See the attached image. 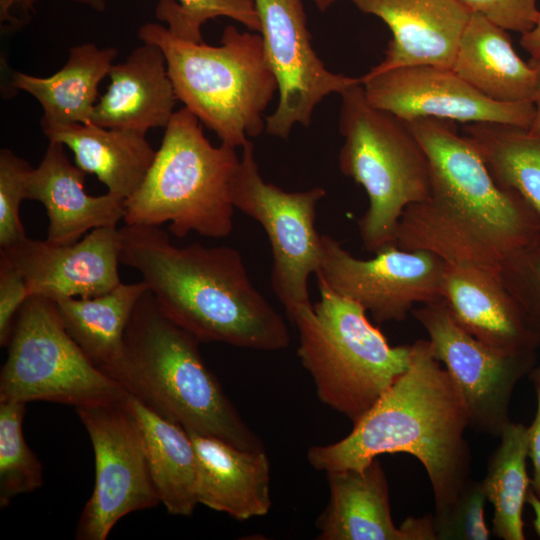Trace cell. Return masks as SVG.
Instances as JSON below:
<instances>
[{"label":"cell","instance_id":"1","mask_svg":"<svg viewBox=\"0 0 540 540\" xmlns=\"http://www.w3.org/2000/svg\"><path fill=\"white\" fill-rule=\"evenodd\" d=\"M406 123L427 155L430 194L403 212L397 247L425 250L446 263L499 268L511 252L540 233L533 208L517 192L496 184L453 121L420 117Z\"/></svg>","mask_w":540,"mask_h":540},{"label":"cell","instance_id":"2","mask_svg":"<svg viewBox=\"0 0 540 540\" xmlns=\"http://www.w3.org/2000/svg\"><path fill=\"white\" fill-rule=\"evenodd\" d=\"M465 401L428 340L411 345L409 368L353 424L343 439L312 446L309 464L319 471L361 470L386 453H408L424 466L435 512L450 507L470 479L471 450Z\"/></svg>","mask_w":540,"mask_h":540},{"label":"cell","instance_id":"3","mask_svg":"<svg viewBox=\"0 0 540 540\" xmlns=\"http://www.w3.org/2000/svg\"><path fill=\"white\" fill-rule=\"evenodd\" d=\"M120 262L137 270L161 310L200 342L278 351L290 342L283 316L254 287L238 250L178 247L160 226L119 229Z\"/></svg>","mask_w":540,"mask_h":540},{"label":"cell","instance_id":"4","mask_svg":"<svg viewBox=\"0 0 540 540\" xmlns=\"http://www.w3.org/2000/svg\"><path fill=\"white\" fill-rule=\"evenodd\" d=\"M200 343L147 290L129 320L122 359L109 376L188 432L218 437L244 450H264L205 364Z\"/></svg>","mask_w":540,"mask_h":540},{"label":"cell","instance_id":"5","mask_svg":"<svg viewBox=\"0 0 540 540\" xmlns=\"http://www.w3.org/2000/svg\"><path fill=\"white\" fill-rule=\"evenodd\" d=\"M138 37L161 49L178 101L222 143L243 147L266 128L264 111L278 84L260 33L227 25L220 45L210 46L146 23Z\"/></svg>","mask_w":540,"mask_h":540},{"label":"cell","instance_id":"6","mask_svg":"<svg viewBox=\"0 0 540 540\" xmlns=\"http://www.w3.org/2000/svg\"><path fill=\"white\" fill-rule=\"evenodd\" d=\"M185 107L174 112L141 186L126 200L125 224L160 226L178 238H223L233 229L232 185L240 158L213 146Z\"/></svg>","mask_w":540,"mask_h":540},{"label":"cell","instance_id":"7","mask_svg":"<svg viewBox=\"0 0 540 540\" xmlns=\"http://www.w3.org/2000/svg\"><path fill=\"white\" fill-rule=\"evenodd\" d=\"M317 281L320 300L292 319L297 354L320 401L354 424L409 368L411 345L391 346L360 304Z\"/></svg>","mask_w":540,"mask_h":540},{"label":"cell","instance_id":"8","mask_svg":"<svg viewBox=\"0 0 540 540\" xmlns=\"http://www.w3.org/2000/svg\"><path fill=\"white\" fill-rule=\"evenodd\" d=\"M340 96L339 168L367 193L359 233L364 248L376 252L395 242L405 209L429 197V161L406 121L372 105L362 82Z\"/></svg>","mask_w":540,"mask_h":540},{"label":"cell","instance_id":"9","mask_svg":"<svg viewBox=\"0 0 540 540\" xmlns=\"http://www.w3.org/2000/svg\"><path fill=\"white\" fill-rule=\"evenodd\" d=\"M0 373V400L49 401L76 408L128 393L97 368L67 333L54 300L33 295L19 310Z\"/></svg>","mask_w":540,"mask_h":540},{"label":"cell","instance_id":"10","mask_svg":"<svg viewBox=\"0 0 540 540\" xmlns=\"http://www.w3.org/2000/svg\"><path fill=\"white\" fill-rule=\"evenodd\" d=\"M326 195L322 187L288 192L266 182L255 159L254 146L242 147L240 164L232 185L235 208L264 229L272 251V289L288 318L310 307L309 277L320 270L322 235L315 228L317 205Z\"/></svg>","mask_w":540,"mask_h":540},{"label":"cell","instance_id":"11","mask_svg":"<svg viewBox=\"0 0 540 540\" xmlns=\"http://www.w3.org/2000/svg\"><path fill=\"white\" fill-rule=\"evenodd\" d=\"M127 396L76 408L93 446L96 472L76 525L77 540H105L122 517L161 503Z\"/></svg>","mask_w":540,"mask_h":540},{"label":"cell","instance_id":"12","mask_svg":"<svg viewBox=\"0 0 540 540\" xmlns=\"http://www.w3.org/2000/svg\"><path fill=\"white\" fill-rule=\"evenodd\" d=\"M412 314L426 330L433 356L457 385L468 410L469 427L500 437L510 422L513 391L536 365L537 353L494 351L455 323L443 299L423 304Z\"/></svg>","mask_w":540,"mask_h":540},{"label":"cell","instance_id":"13","mask_svg":"<svg viewBox=\"0 0 540 540\" xmlns=\"http://www.w3.org/2000/svg\"><path fill=\"white\" fill-rule=\"evenodd\" d=\"M322 244L316 276L369 311L376 323L403 321L416 303L442 299L446 262L431 252L403 250L391 243L363 260L329 235H322Z\"/></svg>","mask_w":540,"mask_h":540},{"label":"cell","instance_id":"14","mask_svg":"<svg viewBox=\"0 0 540 540\" xmlns=\"http://www.w3.org/2000/svg\"><path fill=\"white\" fill-rule=\"evenodd\" d=\"M260 35L278 84V103L266 116V132L287 139L296 124H311L315 107L328 95L341 94L362 77L333 73L311 44L302 0H253Z\"/></svg>","mask_w":540,"mask_h":540},{"label":"cell","instance_id":"15","mask_svg":"<svg viewBox=\"0 0 540 540\" xmlns=\"http://www.w3.org/2000/svg\"><path fill=\"white\" fill-rule=\"evenodd\" d=\"M361 77L367 100L404 121L432 117L464 124L493 122L530 129L535 115L532 101H494L452 68L412 65Z\"/></svg>","mask_w":540,"mask_h":540},{"label":"cell","instance_id":"16","mask_svg":"<svg viewBox=\"0 0 540 540\" xmlns=\"http://www.w3.org/2000/svg\"><path fill=\"white\" fill-rule=\"evenodd\" d=\"M23 276L30 296L57 300L94 297L120 283V234L116 227L91 230L73 244L26 238L0 249Z\"/></svg>","mask_w":540,"mask_h":540},{"label":"cell","instance_id":"17","mask_svg":"<svg viewBox=\"0 0 540 540\" xmlns=\"http://www.w3.org/2000/svg\"><path fill=\"white\" fill-rule=\"evenodd\" d=\"M442 299L457 325L496 352L519 355L540 347V335L497 267L446 263Z\"/></svg>","mask_w":540,"mask_h":540},{"label":"cell","instance_id":"18","mask_svg":"<svg viewBox=\"0 0 540 540\" xmlns=\"http://www.w3.org/2000/svg\"><path fill=\"white\" fill-rule=\"evenodd\" d=\"M329 502L316 521L319 540H437L433 515L408 518L397 527L380 461L361 470L327 472Z\"/></svg>","mask_w":540,"mask_h":540},{"label":"cell","instance_id":"19","mask_svg":"<svg viewBox=\"0 0 540 540\" xmlns=\"http://www.w3.org/2000/svg\"><path fill=\"white\" fill-rule=\"evenodd\" d=\"M381 19L392 38L384 59L369 74L412 65L452 68L471 16L460 0H352Z\"/></svg>","mask_w":540,"mask_h":540},{"label":"cell","instance_id":"20","mask_svg":"<svg viewBox=\"0 0 540 540\" xmlns=\"http://www.w3.org/2000/svg\"><path fill=\"white\" fill-rule=\"evenodd\" d=\"M64 145L49 141L45 154L26 181L27 199L43 204L49 220L48 241L73 244L89 230L116 227L126 212V199L107 192L85 191V172L68 159Z\"/></svg>","mask_w":540,"mask_h":540},{"label":"cell","instance_id":"21","mask_svg":"<svg viewBox=\"0 0 540 540\" xmlns=\"http://www.w3.org/2000/svg\"><path fill=\"white\" fill-rule=\"evenodd\" d=\"M108 76L110 84L94 108L91 123L145 134L167 126L178 98L158 46H138L124 62L113 64Z\"/></svg>","mask_w":540,"mask_h":540},{"label":"cell","instance_id":"22","mask_svg":"<svg viewBox=\"0 0 540 540\" xmlns=\"http://www.w3.org/2000/svg\"><path fill=\"white\" fill-rule=\"evenodd\" d=\"M188 433L196 454L198 504L240 521L267 514L270 462L265 451L244 450L218 437Z\"/></svg>","mask_w":540,"mask_h":540},{"label":"cell","instance_id":"23","mask_svg":"<svg viewBox=\"0 0 540 540\" xmlns=\"http://www.w3.org/2000/svg\"><path fill=\"white\" fill-rule=\"evenodd\" d=\"M49 141H57L74 154L75 165L94 174L108 192L124 199L141 186L156 151L145 133L88 124L41 123Z\"/></svg>","mask_w":540,"mask_h":540},{"label":"cell","instance_id":"24","mask_svg":"<svg viewBox=\"0 0 540 540\" xmlns=\"http://www.w3.org/2000/svg\"><path fill=\"white\" fill-rule=\"evenodd\" d=\"M454 72L484 96L502 103L532 101L536 73L513 48L505 29L471 13L461 36Z\"/></svg>","mask_w":540,"mask_h":540},{"label":"cell","instance_id":"25","mask_svg":"<svg viewBox=\"0 0 540 540\" xmlns=\"http://www.w3.org/2000/svg\"><path fill=\"white\" fill-rule=\"evenodd\" d=\"M118 51L82 43L70 48L65 65L49 77L12 74V86L32 95L43 109L41 123L88 124L98 102V86L109 75Z\"/></svg>","mask_w":540,"mask_h":540},{"label":"cell","instance_id":"26","mask_svg":"<svg viewBox=\"0 0 540 540\" xmlns=\"http://www.w3.org/2000/svg\"><path fill=\"white\" fill-rule=\"evenodd\" d=\"M127 402L161 503L172 515H191L198 500L196 454L190 434L129 394Z\"/></svg>","mask_w":540,"mask_h":540},{"label":"cell","instance_id":"27","mask_svg":"<svg viewBox=\"0 0 540 540\" xmlns=\"http://www.w3.org/2000/svg\"><path fill=\"white\" fill-rule=\"evenodd\" d=\"M147 290L143 281L120 283L98 296L54 300L67 333L108 376L122 359L129 320Z\"/></svg>","mask_w":540,"mask_h":540},{"label":"cell","instance_id":"28","mask_svg":"<svg viewBox=\"0 0 540 540\" xmlns=\"http://www.w3.org/2000/svg\"><path fill=\"white\" fill-rule=\"evenodd\" d=\"M463 131L496 184L517 192L540 220V135L493 122L465 123Z\"/></svg>","mask_w":540,"mask_h":540},{"label":"cell","instance_id":"29","mask_svg":"<svg viewBox=\"0 0 540 540\" xmlns=\"http://www.w3.org/2000/svg\"><path fill=\"white\" fill-rule=\"evenodd\" d=\"M497 449L488 459L482 480L493 506L492 533L503 540H524L523 507L531 479L528 476V426L509 422Z\"/></svg>","mask_w":540,"mask_h":540},{"label":"cell","instance_id":"30","mask_svg":"<svg viewBox=\"0 0 540 540\" xmlns=\"http://www.w3.org/2000/svg\"><path fill=\"white\" fill-rule=\"evenodd\" d=\"M26 403L0 400V507L43 483V466L23 436Z\"/></svg>","mask_w":540,"mask_h":540},{"label":"cell","instance_id":"31","mask_svg":"<svg viewBox=\"0 0 540 540\" xmlns=\"http://www.w3.org/2000/svg\"><path fill=\"white\" fill-rule=\"evenodd\" d=\"M155 13L174 35L194 42H203L201 26L217 17H228L250 31H260L253 0H159Z\"/></svg>","mask_w":540,"mask_h":540},{"label":"cell","instance_id":"32","mask_svg":"<svg viewBox=\"0 0 540 540\" xmlns=\"http://www.w3.org/2000/svg\"><path fill=\"white\" fill-rule=\"evenodd\" d=\"M487 497L482 481L471 478L456 501L447 509L435 512L433 526L440 540H488L490 531L484 518Z\"/></svg>","mask_w":540,"mask_h":540},{"label":"cell","instance_id":"33","mask_svg":"<svg viewBox=\"0 0 540 540\" xmlns=\"http://www.w3.org/2000/svg\"><path fill=\"white\" fill-rule=\"evenodd\" d=\"M502 279L540 335V233L499 266Z\"/></svg>","mask_w":540,"mask_h":540},{"label":"cell","instance_id":"34","mask_svg":"<svg viewBox=\"0 0 540 540\" xmlns=\"http://www.w3.org/2000/svg\"><path fill=\"white\" fill-rule=\"evenodd\" d=\"M31 165L13 151L0 150V249H8L27 238L20 219Z\"/></svg>","mask_w":540,"mask_h":540},{"label":"cell","instance_id":"35","mask_svg":"<svg viewBox=\"0 0 540 540\" xmlns=\"http://www.w3.org/2000/svg\"><path fill=\"white\" fill-rule=\"evenodd\" d=\"M471 13L486 17L497 26L525 34L535 26L540 11L537 0H460Z\"/></svg>","mask_w":540,"mask_h":540},{"label":"cell","instance_id":"36","mask_svg":"<svg viewBox=\"0 0 540 540\" xmlns=\"http://www.w3.org/2000/svg\"><path fill=\"white\" fill-rule=\"evenodd\" d=\"M30 297L26 282L9 258L0 251V345L7 346L16 316Z\"/></svg>","mask_w":540,"mask_h":540},{"label":"cell","instance_id":"37","mask_svg":"<svg viewBox=\"0 0 540 540\" xmlns=\"http://www.w3.org/2000/svg\"><path fill=\"white\" fill-rule=\"evenodd\" d=\"M537 409L533 422L528 426V457L532 462L531 489L540 498V383H535Z\"/></svg>","mask_w":540,"mask_h":540},{"label":"cell","instance_id":"38","mask_svg":"<svg viewBox=\"0 0 540 540\" xmlns=\"http://www.w3.org/2000/svg\"><path fill=\"white\" fill-rule=\"evenodd\" d=\"M528 63L536 73V89L533 98L535 115L529 132L540 135V54L531 57Z\"/></svg>","mask_w":540,"mask_h":540},{"label":"cell","instance_id":"39","mask_svg":"<svg viewBox=\"0 0 540 540\" xmlns=\"http://www.w3.org/2000/svg\"><path fill=\"white\" fill-rule=\"evenodd\" d=\"M520 44L531 57L540 54V14L533 29L522 34Z\"/></svg>","mask_w":540,"mask_h":540},{"label":"cell","instance_id":"40","mask_svg":"<svg viewBox=\"0 0 540 540\" xmlns=\"http://www.w3.org/2000/svg\"><path fill=\"white\" fill-rule=\"evenodd\" d=\"M526 503L530 505L534 513L533 526L534 530L538 536H540V498L534 493V491L529 489Z\"/></svg>","mask_w":540,"mask_h":540},{"label":"cell","instance_id":"41","mask_svg":"<svg viewBox=\"0 0 540 540\" xmlns=\"http://www.w3.org/2000/svg\"><path fill=\"white\" fill-rule=\"evenodd\" d=\"M70 1L87 6L97 12H103L106 8V0H70Z\"/></svg>","mask_w":540,"mask_h":540},{"label":"cell","instance_id":"42","mask_svg":"<svg viewBox=\"0 0 540 540\" xmlns=\"http://www.w3.org/2000/svg\"><path fill=\"white\" fill-rule=\"evenodd\" d=\"M320 12H326L332 5L339 0H311Z\"/></svg>","mask_w":540,"mask_h":540},{"label":"cell","instance_id":"43","mask_svg":"<svg viewBox=\"0 0 540 540\" xmlns=\"http://www.w3.org/2000/svg\"><path fill=\"white\" fill-rule=\"evenodd\" d=\"M528 377L534 384L540 383V364L534 366Z\"/></svg>","mask_w":540,"mask_h":540}]
</instances>
